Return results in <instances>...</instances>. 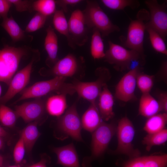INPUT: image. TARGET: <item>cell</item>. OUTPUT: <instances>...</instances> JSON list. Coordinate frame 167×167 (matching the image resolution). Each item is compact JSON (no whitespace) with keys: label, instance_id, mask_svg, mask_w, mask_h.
I'll use <instances>...</instances> for the list:
<instances>
[{"label":"cell","instance_id":"obj_1","mask_svg":"<svg viewBox=\"0 0 167 167\" xmlns=\"http://www.w3.org/2000/svg\"><path fill=\"white\" fill-rule=\"evenodd\" d=\"M109 48L105 53V61L113 66L120 71L131 70L145 63V55L133 50H128L123 47L108 41Z\"/></svg>","mask_w":167,"mask_h":167},{"label":"cell","instance_id":"obj_2","mask_svg":"<svg viewBox=\"0 0 167 167\" xmlns=\"http://www.w3.org/2000/svg\"><path fill=\"white\" fill-rule=\"evenodd\" d=\"M66 78L55 76L47 80L37 82L24 88L15 103L31 98H39L53 92L72 95L75 92L72 83L66 82Z\"/></svg>","mask_w":167,"mask_h":167},{"label":"cell","instance_id":"obj_3","mask_svg":"<svg viewBox=\"0 0 167 167\" xmlns=\"http://www.w3.org/2000/svg\"><path fill=\"white\" fill-rule=\"evenodd\" d=\"M116 131L117 127L114 123L102 122L92 133L91 155L83 159L82 167H92V162L103 154Z\"/></svg>","mask_w":167,"mask_h":167},{"label":"cell","instance_id":"obj_4","mask_svg":"<svg viewBox=\"0 0 167 167\" xmlns=\"http://www.w3.org/2000/svg\"><path fill=\"white\" fill-rule=\"evenodd\" d=\"M86 2V8L83 11L87 27L98 30L102 37L120 31L119 27L111 22L96 1L87 0Z\"/></svg>","mask_w":167,"mask_h":167},{"label":"cell","instance_id":"obj_5","mask_svg":"<svg viewBox=\"0 0 167 167\" xmlns=\"http://www.w3.org/2000/svg\"><path fill=\"white\" fill-rule=\"evenodd\" d=\"M82 128L81 120L76 103H74L63 115L58 117L55 129L56 135L61 139L70 137L76 141L83 142L81 133Z\"/></svg>","mask_w":167,"mask_h":167},{"label":"cell","instance_id":"obj_6","mask_svg":"<svg viewBox=\"0 0 167 167\" xmlns=\"http://www.w3.org/2000/svg\"><path fill=\"white\" fill-rule=\"evenodd\" d=\"M149 19V13L144 9L139 10L136 18L131 20L128 26L127 36L124 45L131 49L144 55L143 47L144 34Z\"/></svg>","mask_w":167,"mask_h":167},{"label":"cell","instance_id":"obj_7","mask_svg":"<svg viewBox=\"0 0 167 167\" xmlns=\"http://www.w3.org/2000/svg\"><path fill=\"white\" fill-rule=\"evenodd\" d=\"M27 53V48L24 47L6 45L0 50V81L9 85L21 59Z\"/></svg>","mask_w":167,"mask_h":167},{"label":"cell","instance_id":"obj_8","mask_svg":"<svg viewBox=\"0 0 167 167\" xmlns=\"http://www.w3.org/2000/svg\"><path fill=\"white\" fill-rule=\"evenodd\" d=\"M96 73L98 76L96 80L91 82H82L75 79L72 84L73 87L79 96L90 102H96L103 87L109 80L111 75L108 69L104 67L97 68Z\"/></svg>","mask_w":167,"mask_h":167},{"label":"cell","instance_id":"obj_9","mask_svg":"<svg viewBox=\"0 0 167 167\" xmlns=\"http://www.w3.org/2000/svg\"><path fill=\"white\" fill-rule=\"evenodd\" d=\"M118 146L113 152L122 154L133 158L139 156L140 151L135 149L132 143L135 130L132 123L126 116L119 121L117 127Z\"/></svg>","mask_w":167,"mask_h":167},{"label":"cell","instance_id":"obj_10","mask_svg":"<svg viewBox=\"0 0 167 167\" xmlns=\"http://www.w3.org/2000/svg\"><path fill=\"white\" fill-rule=\"evenodd\" d=\"M144 2L149 10L147 26L157 32L165 41L167 34V2L161 4L156 0H147Z\"/></svg>","mask_w":167,"mask_h":167},{"label":"cell","instance_id":"obj_11","mask_svg":"<svg viewBox=\"0 0 167 167\" xmlns=\"http://www.w3.org/2000/svg\"><path fill=\"white\" fill-rule=\"evenodd\" d=\"M46 100L41 98L25 102L15 106L18 117L21 118L26 123L38 121L46 118Z\"/></svg>","mask_w":167,"mask_h":167},{"label":"cell","instance_id":"obj_12","mask_svg":"<svg viewBox=\"0 0 167 167\" xmlns=\"http://www.w3.org/2000/svg\"><path fill=\"white\" fill-rule=\"evenodd\" d=\"M69 32L74 44L81 46L88 41V36L83 11L77 9L71 13L68 22Z\"/></svg>","mask_w":167,"mask_h":167},{"label":"cell","instance_id":"obj_13","mask_svg":"<svg viewBox=\"0 0 167 167\" xmlns=\"http://www.w3.org/2000/svg\"><path fill=\"white\" fill-rule=\"evenodd\" d=\"M140 68L138 67L129 70L121 79L115 87V96L117 99L125 102L136 99V79Z\"/></svg>","mask_w":167,"mask_h":167},{"label":"cell","instance_id":"obj_14","mask_svg":"<svg viewBox=\"0 0 167 167\" xmlns=\"http://www.w3.org/2000/svg\"><path fill=\"white\" fill-rule=\"evenodd\" d=\"M84 60L81 57L77 58L72 54H67L59 60L47 73L55 76L66 78L75 75L82 67Z\"/></svg>","mask_w":167,"mask_h":167},{"label":"cell","instance_id":"obj_15","mask_svg":"<svg viewBox=\"0 0 167 167\" xmlns=\"http://www.w3.org/2000/svg\"><path fill=\"white\" fill-rule=\"evenodd\" d=\"M34 60L18 72L11 79L5 94L0 98V105H5L17 94L23 90L30 81Z\"/></svg>","mask_w":167,"mask_h":167},{"label":"cell","instance_id":"obj_16","mask_svg":"<svg viewBox=\"0 0 167 167\" xmlns=\"http://www.w3.org/2000/svg\"><path fill=\"white\" fill-rule=\"evenodd\" d=\"M52 150L57 156V164L63 167H81L73 143L62 147H54Z\"/></svg>","mask_w":167,"mask_h":167},{"label":"cell","instance_id":"obj_17","mask_svg":"<svg viewBox=\"0 0 167 167\" xmlns=\"http://www.w3.org/2000/svg\"><path fill=\"white\" fill-rule=\"evenodd\" d=\"M44 47L48 54L46 62L51 68L59 60L58 58V38L54 29L49 26L46 29Z\"/></svg>","mask_w":167,"mask_h":167},{"label":"cell","instance_id":"obj_18","mask_svg":"<svg viewBox=\"0 0 167 167\" xmlns=\"http://www.w3.org/2000/svg\"><path fill=\"white\" fill-rule=\"evenodd\" d=\"M98 106L101 119L108 121L114 116L113 110V98L106 84L103 87L99 95Z\"/></svg>","mask_w":167,"mask_h":167},{"label":"cell","instance_id":"obj_19","mask_svg":"<svg viewBox=\"0 0 167 167\" xmlns=\"http://www.w3.org/2000/svg\"><path fill=\"white\" fill-rule=\"evenodd\" d=\"M162 111L157 100L149 93H143L139 100V114L149 118Z\"/></svg>","mask_w":167,"mask_h":167},{"label":"cell","instance_id":"obj_20","mask_svg":"<svg viewBox=\"0 0 167 167\" xmlns=\"http://www.w3.org/2000/svg\"><path fill=\"white\" fill-rule=\"evenodd\" d=\"M82 127L93 133L102 122L99 111L96 102L91 103L83 114L81 120Z\"/></svg>","mask_w":167,"mask_h":167},{"label":"cell","instance_id":"obj_21","mask_svg":"<svg viewBox=\"0 0 167 167\" xmlns=\"http://www.w3.org/2000/svg\"><path fill=\"white\" fill-rule=\"evenodd\" d=\"M66 96L65 94H57L49 97L46 101L47 112L53 116H61L67 107Z\"/></svg>","mask_w":167,"mask_h":167},{"label":"cell","instance_id":"obj_22","mask_svg":"<svg viewBox=\"0 0 167 167\" xmlns=\"http://www.w3.org/2000/svg\"><path fill=\"white\" fill-rule=\"evenodd\" d=\"M38 121H34L29 123L20 132L23 138L26 151L30 153L41 133L38 129Z\"/></svg>","mask_w":167,"mask_h":167},{"label":"cell","instance_id":"obj_23","mask_svg":"<svg viewBox=\"0 0 167 167\" xmlns=\"http://www.w3.org/2000/svg\"><path fill=\"white\" fill-rule=\"evenodd\" d=\"M53 22L55 29L66 38L68 45L73 49L75 48V46L73 44L69 34L68 22L62 10L56 11L54 14Z\"/></svg>","mask_w":167,"mask_h":167},{"label":"cell","instance_id":"obj_24","mask_svg":"<svg viewBox=\"0 0 167 167\" xmlns=\"http://www.w3.org/2000/svg\"><path fill=\"white\" fill-rule=\"evenodd\" d=\"M1 26L15 42L22 40L25 36L24 31L20 27L12 16L3 19Z\"/></svg>","mask_w":167,"mask_h":167},{"label":"cell","instance_id":"obj_25","mask_svg":"<svg viewBox=\"0 0 167 167\" xmlns=\"http://www.w3.org/2000/svg\"><path fill=\"white\" fill-rule=\"evenodd\" d=\"M167 122V113H158L148 118L143 127L148 134L158 132L164 129Z\"/></svg>","mask_w":167,"mask_h":167},{"label":"cell","instance_id":"obj_26","mask_svg":"<svg viewBox=\"0 0 167 167\" xmlns=\"http://www.w3.org/2000/svg\"><path fill=\"white\" fill-rule=\"evenodd\" d=\"M92 32L90 46L91 55L94 59L104 58V46L101 33L96 29H92Z\"/></svg>","mask_w":167,"mask_h":167},{"label":"cell","instance_id":"obj_27","mask_svg":"<svg viewBox=\"0 0 167 167\" xmlns=\"http://www.w3.org/2000/svg\"><path fill=\"white\" fill-rule=\"evenodd\" d=\"M167 140V130L164 129L157 133L148 134L142 141V143L146 146V149L149 152L155 146L163 145Z\"/></svg>","mask_w":167,"mask_h":167},{"label":"cell","instance_id":"obj_28","mask_svg":"<svg viewBox=\"0 0 167 167\" xmlns=\"http://www.w3.org/2000/svg\"><path fill=\"white\" fill-rule=\"evenodd\" d=\"M55 0H38L33 1L32 6V11H35L48 16L54 14L56 10Z\"/></svg>","mask_w":167,"mask_h":167},{"label":"cell","instance_id":"obj_29","mask_svg":"<svg viewBox=\"0 0 167 167\" xmlns=\"http://www.w3.org/2000/svg\"><path fill=\"white\" fill-rule=\"evenodd\" d=\"M18 118L15 111L4 105H0V122L2 125L13 127Z\"/></svg>","mask_w":167,"mask_h":167},{"label":"cell","instance_id":"obj_30","mask_svg":"<svg viewBox=\"0 0 167 167\" xmlns=\"http://www.w3.org/2000/svg\"><path fill=\"white\" fill-rule=\"evenodd\" d=\"M101 2L106 7L114 10H123L126 7L135 9L140 6L139 2L136 0H101Z\"/></svg>","mask_w":167,"mask_h":167},{"label":"cell","instance_id":"obj_31","mask_svg":"<svg viewBox=\"0 0 167 167\" xmlns=\"http://www.w3.org/2000/svg\"><path fill=\"white\" fill-rule=\"evenodd\" d=\"M146 30L148 33L153 48L156 51L167 55V48L164 41L162 38L157 32L147 25Z\"/></svg>","mask_w":167,"mask_h":167},{"label":"cell","instance_id":"obj_32","mask_svg":"<svg viewBox=\"0 0 167 167\" xmlns=\"http://www.w3.org/2000/svg\"><path fill=\"white\" fill-rule=\"evenodd\" d=\"M154 76L140 72L136 79V85L143 93H149L154 84Z\"/></svg>","mask_w":167,"mask_h":167},{"label":"cell","instance_id":"obj_33","mask_svg":"<svg viewBox=\"0 0 167 167\" xmlns=\"http://www.w3.org/2000/svg\"><path fill=\"white\" fill-rule=\"evenodd\" d=\"M144 167H166L167 165V155L144 156Z\"/></svg>","mask_w":167,"mask_h":167},{"label":"cell","instance_id":"obj_34","mask_svg":"<svg viewBox=\"0 0 167 167\" xmlns=\"http://www.w3.org/2000/svg\"><path fill=\"white\" fill-rule=\"evenodd\" d=\"M47 17V16L37 12L27 25L25 31L27 32H32L41 28L45 25Z\"/></svg>","mask_w":167,"mask_h":167},{"label":"cell","instance_id":"obj_35","mask_svg":"<svg viewBox=\"0 0 167 167\" xmlns=\"http://www.w3.org/2000/svg\"><path fill=\"white\" fill-rule=\"evenodd\" d=\"M26 151L22 137L20 135V138L14 148L13 156L16 164L19 166L24 158Z\"/></svg>","mask_w":167,"mask_h":167},{"label":"cell","instance_id":"obj_36","mask_svg":"<svg viewBox=\"0 0 167 167\" xmlns=\"http://www.w3.org/2000/svg\"><path fill=\"white\" fill-rule=\"evenodd\" d=\"M15 6L16 11L19 12L32 11V6L33 1L26 0H9Z\"/></svg>","mask_w":167,"mask_h":167},{"label":"cell","instance_id":"obj_37","mask_svg":"<svg viewBox=\"0 0 167 167\" xmlns=\"http://www.w3.org/2000/svg\"><path fill=\"white\" fill-rule=\"evenodd\" d=\"M11 3L9 0H0V18L3 19L7 17V15Z\"/></svg>","mask_w":167,"mask_h":167},{"label":"cell","instance_id":"obj_38","mask_svg":"<svg viewBox=\"0 0 167 167\" xmlns=\"http://www.w3.org/2000/svg\"><path fill=\"white\" fill-rule=\"evenodd\" d=\"M124 167H144L143 156L132 158L125 164Z\"/></svg>","mask_w":167,"mask_h":167},{"label":"cell","instance_id":"obj_39","mask_svg":"<svg viewBox=\"0 0 167 167\" xmlns=\"http://www.w3.org/2000/svg\"><path fill=\"white\" fill-rule=\"evenodd\" d=\"M81 0H55L56 4L61 7L62 10L65 12L67 11V6L68 5H76L80 2Z\"/></svg>","mask_w":167,"mask_h":167},{"label":"cell","instance_id":"obj_40","mask_svg":"<svg viewBox=\"0 0 167 167\" xmlns=\"http://www.w3.org/2000/svg\"><path fill=\"white\" fill-rule=\"evenodd\" d=\"M158 101L164 113H167V93L165 92L160 93L158 96Z\"/></svg>","mask_w":167,"mask_h":167},{"label":"cell","instance_id":"obj_41","mask_svg":"<svg viewBox=\"0 0 167 167\" xmlns=\"http://www.w3.org/2000/svg\"><path fill=\"white\" fill-rule=\"evenodd\" d=\"M49 161V158L46 156H43L39 162L28 167H47V164Z\"/></svg>","mask_w":167,"mask_h":167},{"label":"cell","instance_id":"obj_42","mask_svg":"<svg viewBox=\"0 0 167 167\" xmlns=\"http://www.w3.org/2000/svg\"><path fill=\"white\" fill-rule=\"evenodd\" d=\"M8 135L7 132L2 127L0 126V137L5 138Z\"/></svg>","mask_w":167,"mask_h":167},{"label":"cell","instance_id":"obj_43","mask_svg":"<svg viewBox=\"0 0 167 167\" xmlns=\"http://www.w3.org/2000/svg\"><path fill=\"white\" fill-rule=\"evenodd\" d=\"M4 144V141L3 138L0 137V150L2 149Z\"/></svg>","mask_w":167,"mask_h":167},{"label":"cell","instance_id":"obj_44","mask_svg":"<svg viewBox=\"0 0 167 167\" xmlns=\"http://www.w3.org/2000/svg\"><path fill=\"white\" fill-rule=\"evenodd\" d=\"M3 158L1 155H0V167H2L3 166Z\"/></svg>","mask_w":167,"mask_h":167},{"label":"cell","instance_id":"obj_45","mask_svg":"<svg viewBox=\"0 0 167 167\" xmlns=\"http://www.w3.org/2000/svg\"><path fill=\"white\" fill-rule=\"evenodd\" d=\"M7 167H19V166L17 165H15L9 166Z\"/></svg>","mask_w":167,"mask_h":167},{"label":"cell","instance_id":"obj_46","mask_svg":"<svg viewBox=\"0 0 167 167\" xmlns=\"http://www.w3.org/2000/svg\"><path fill=\"white\" fill-rule=\"evenodd\" d=\"M2 93V88L0 85V98Z\"/></svg>","mask_w":167,"mask_h":167}]
</instances>
